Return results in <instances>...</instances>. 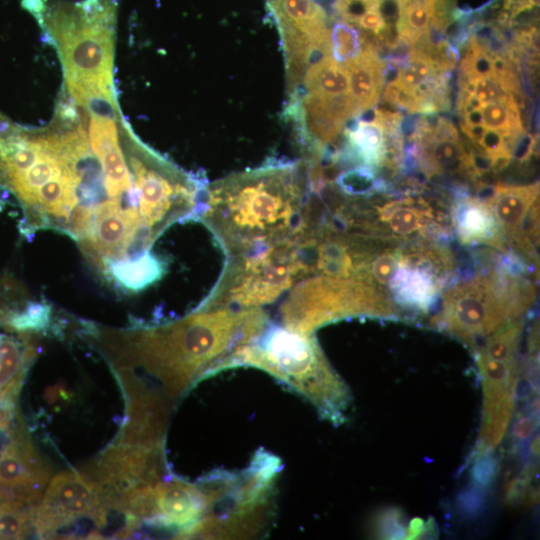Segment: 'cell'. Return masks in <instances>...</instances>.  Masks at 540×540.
Instances as JSON below:
<instances>
[{
	"label": "cell",
	"instance_id": "cell-8",
	"mask_svg": "<svg viewBox=\"0 0 540 540\" xmlns=\"http://www.w3.org/2000/svg\"><path fill=\"white\" fill-rule=\"evenodd\" d=\"M522 326L510 321L488 337L478 355L483 410L477 453L492 451L509 425L519 380L518 347Z\"/></svg>",
	"mask_w": 540,
	"mask_h": 540
},
{
	"label": "cell",
	"instance_id": "cell-20",
	"mask_svg": "<svg viewBox=\"0 0 540 540\" xmlns=\"http://www.w3.org/2000/svg\"><path fill=\"white\" fill-rule=\"evenodd\" d=\"M330 25L331 53L335 61L342 64L362 51L363 37L357 28L339 19Z\"/></svg>",
	"mask_w": 540,
	"mask_h": 540
},
{
	"label": "cell",
	"instance_id": "cell-17",
	"mask_svg": "<svg viewBox=\"0 0 540 540\" xmlns=\"http://www.w3.org/2000/svg\"><path fill=\"white\" fill-rule=\"evenodd\" d=\"M165 264L148 251L134 258L111 262L102 271L116 286L138 292L162 277Z\"/></svg>",
	"mask_w": 540,
	"mask_h": 540
},
{
	"label": "cell",
	"instance_id": "cell-10",
	"mask_svg": "<svg viewBox=\"0 0 540 540\" xmlns=\"http://www.w3.org/2000/svg\"><path fill=\"white\" fill-rule=\"evenodd\" d=\"M162 456V448L114 442L86 474L99 486L105 504L114 508L125 492L161 479Z\"/></svg>",
	"mask_w": 540,
	"mask_h": 540
},
{
	"label": "cell",
	"instance_id": "cell-19",
	"mask_svg": "<svg viewBox=\"0 0 540 540\" xmlns=\"http://www.w3.org/2000/svg\"><path fill=\"white\" fill-rule=\"evenodd\" d=\"M31 334L19 332L18 337L0 334V392L12 381L25 378L36 355Z\"/></svg>",
	"mask_w": 540,
	"mask_h": 540
},
{
	"label": "cell",
	"instance_id": "cell-6",
	"mask_svg": "<svg viewBox=\"0 0 540 540\" xmlns=\"http://www.w3.org/2000/svg\"><path fill=\"white\" fill-rule=\"evenodd\" d=\"M532 299L528 283L490 275L458 285L447 293L439 322L451 334L473 345L513 321Z\"/></svg>",
	"mask_w": 540,
	"mask_h": 540
},
{
	"label": "cell",
	"instance_id": "cell-16",
	"mask_svg": "<svg viewBox=\"0 0 540 540\" xmlns=\"http://www.w3.org/2000/svg\"><path fill=\"white\" fill-rule=\"evenodd\" d=\"M348 90L345 68L329 55L306 68L300 87L290 95L289 101H294L303 94L337 98L349 95Z\"/></svg>",
	"mask_w": 540,
	"mask_h": 540
},
{
	"label": "cell",
	"instance_id": "cell-9",
	"mask_svg": "<svg viewBox=\"0 0 540 540\" xmlns=\"http://www.w3.org/2000/svg\"><path fill=\"white\" fill-rule=\"evenodd\" d=\"M108 509L97 483L84 472L70 470L56 475L32 507V524L39 536H49L83 517L101 526L106 523Z\"/></svg>",
	"mask_w": 540,
	"mask_h": 540
},
{
	"label": "cell",
	"instance_id": "cell-14",
	"mask_svg": "<svg viewBox=\"0 0 540 540\" xmlns=\"http://www.w3.org/2000/svg\"><path fill=\"white\" fill-rule=\"evenodd\" d=\"M348 76V94L355 116L378 103L386 81V64L372 44L363 42L362 51L342 63Z\"/></svg>",
	"mask_w": 540,
	"mask_h": 540
},
{
	"label": "cell",
	"instance_id": "cell-2",
	"mask_svg": "<svg viewBox=\"0 0 540 540\" xmlns=\"http://www.w3.org/2000/svg\"><path fill=\"white\" fill-rule=\"evenodd\" d=\"M308 198L305 162L277 161L206 186L195 215L226 257L250 255L296 237Z\"/></svg>",
	"mask_w": 540,
	"mask_h": 540
},
{
	"label": "cell",
	"instance_id": "cell-7",
	"mask_svg": "<svg viewBox=\"0 0 540 540\" xmlns=\"http://www.w3.org/2000/svg\"><path fill=\"white\" fill-rule=\"evenodd\" d=\"M377 290L358 280L310 274L297 281L281 306L282 325L313 335L321 326L356 315L390 314Z\"/></svg>",
	"mask_w": 540,
	"mask_h": 540
},
{
	"label": "cell",
	"instance_id": "cell-1",
	"mask_svg": "<svg viewBox=\"0 0 540 540\" xmlns=\"http://www.w3.org/2000/svg\"><path fill=\"white\" fill-rule=\"evenodd\" d=\"M270 325L261 308L195 309L158 326L96 331L114 367H140L155 377L164 394L178 399L201 380L222 370L230 357Z\"/></svg>",
	"mask_w": 540,
	"mask_h": 540
},
{
	"label": "cell",
	"instance_id": "cell-3",
	"mask_svg": "<svg viewBox=\"0 0 540 540\" xmlns=\"http://www.w3.org/2000/svg\"><path fill=\"white\" fill-rule=\"evenodd\" d=\"M251 366L266 371L310 401L334 424L344 420L350 392L330 366L313 335L271 326L227 361L225 369Z\"/></svg>",
	"mask_w": 540,
	"mask_h": 540
},
{
	"label": "cell",
	"instance_id": "cell-11",
	"mask_svg": "<svg viewBox=\"0 0 540 540\" xmlns=\"http://www.w3.org/2000/svg\"><path fill=\"white\" fill-rule=\"evenodd\" d=\"M278 29L286 63L304 62L318 50L331 53L329 23L315 0H265Z\"/></svg>",
	"mask_w": 540,
	"mask_h": 540
},
{
	"label": "cell",
	"instance_id": "cell-4",
	"mask_svg": "<svg viewBox=\"0 0 540 540\" xmlns=\"http://www.w3.org/2000/svg\"><path fill=\"white\" fill-rule=\"evenodd\" d=\"M239 474L218 473L189 483L175 478L133 488L120 496L116 509L126 520L152 527L176 529L175 536L213 516L232 494Z\"/></svg>",
	"mask_w": 540,
	"mask_h": 540
},
{
	"label": "cell",
	"instance_id": "cell-15",
	"mask_svg": "<svg viewBox=\"0 0 540 540\" xmlns=\"http://www.w3.org/2000/svg\"><path fill=\"white\" fill-rule=\"evenodd\" d=\"M538 184L497 186L487 202L499 229L509 236H519L527 221H535Z\"/></svg>",
	"mask_w": 540,
	"mask_h": 540
},
{
	"label": "cell",
	"instance_id": "cell-22",
	"mask_svg": "<svg viewBox=\"0 0 540 540\" xmlns=\"http://www.w3.org/2000/svg\"><path fill=\"white\" fill-rule=\"evenodd\" d=\"M384 220L395 233L411 234L422 227L423 214L410 206H388L384 213Z\"/></svg>",
	"mask_w": 540,
	"mask_h": 540
},
{
	"label": "cell",
	"instance_id": "cell-18",
	"mask_svg": "<svg viewBox=\"0 0 540 540\" xmlns=\"http://www.w3.org/2000/svg\"><path fill=\"white\" fill-rule=\"evenodd\" d=\"M454 220L457 235L463 243L490 242L498 238L499 226L490 207L478 199L461 201L456 206Z\"/></svg>",
	"mask_w": 540,
	"mask_h": 540
},
{
	"label": "cell",
	"instance_id": "cell-5",
	"mask_svg": "<svg viewBox=\"0 0 540 540\" xmlns=\"http://www.w3.org/2000/svg\"><path fill=\"white\" fill-rule=\"evenodd\" d=\"M299 238L256 254L227 257L222 273L197 309H251L274 302L302 277Z\"/></svg>",
	"mask_w": 540,
	"mask_h": 540
},
{
	"label": "cell",
	"instance_id": "cell-21",
	"mask_svg": "<svg viewBox=\"0 0 540 540\" xmlns=\"http://www.w3.org/2000/svg\"><path fill=\"white\" fill-rule=\"evenodd\" d=\"M90 149L97 158L120 146L115 120L91 117Z\"/></svg>",
	"mask_w": 540,
	"mask_h": 540
},
{
	"label": "cell",
	"instance_id": "cell-23",
	"mask_svg": "<svg viewBox=\"0 0 540 540\" xmlns=\"http://www.w3.org/2000/svg\"><path fill=\"white\" fill-rule=\"evenodd\" d=\"M534 422L529 416L520 417L514 426V435L518 439H524L530 435L533 430Z\"/></svg>",
	"mask_w": 540,
	"mask_h": 540
},
{
	"label": "cell",
	"instance_id": "cell-12",
	"mask_svg": "<svg viewBox=\"0 0 540 540\" xmlns=\"http://www.w3.org/2000/svg\"><path fill=\"white\" fill-rule=\"evenodd\" d=\"M126 398V418L115 442L162 448L169 405L164 393L145 384L128 367H114Z\"/></svg>",
	"mask_w": 540,
	"mask_h": 540
},
{
	"label": "cell",
	"instance_id": "cell-24",
	"mask_svg": "<svg viewBox=\"0 0 540 540\" xmlns=\"http://www.w3.org/2000/svg\"><path fill=\"white\" fill-rule=\"evenodd\" d=\"M14 413L0 408V432L5 431L12 423Z\"/></svg>",
	"mask_w": 540,
	"mask_h": 540
},
{
	"label": "cell",
	"instance_id": "cell-13",
	"mask_svg": "<svg viewBox=\"0 0 540 540\" xmlns=\"http://www.w3.org/2000/svg\"><path fill=\"white\" fill-rule=\"evenodd\" d=\"M7 432L6 442L0 449V486L12 490L33 507L41 499L50 469L19 422L10 425Z\"/></svg>",
	"mask_w": 540,
	"mask_h": 540
}]
</instances>
